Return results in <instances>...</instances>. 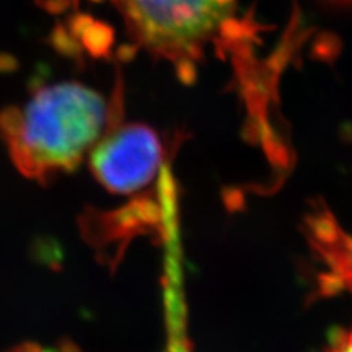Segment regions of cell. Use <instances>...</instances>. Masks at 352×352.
Instances as JSON below:
<instances>
[{"label":"cell","mask_w":352,"mask_h":352,"mask_svg":"<svg viewBox=\"0 0 352 352\" xmlns=\"http://www.w3.org/2000/svg\"><path fill=\"white\" fill-rule=\"evenodd\" d=\"M122 98L120 81L110 98L76 81L44 85L22 106L0 112V138L22 175L46 182L74 170L120 124Z\"/></svg>","instance_id":"cell-1"},{"label":"cell","mask_w":352,"mask_h":352,"mask_svg":"<svg viewBox=\"0 0 352 352\" xmlns=\"http://www.w3.org/2000/svg\"><path fill=\"white\" fill-rule=\"evenodd\" d=\"M128 34L157 59L172 63L191 82L208 44L223 32L238 0H107Z\"/></svg>","instance_id":"cell-2"},{"label":"cell","mask_w":352,"mask_h":352,"mask_svg":"<svg viewBox=\"0 0 352 352\" xmlns=\"http://www.w3.org/2000/svg\"><path fill=\"white\" fill-rule=\"evenodd\" d=\"M164 146L144 124L116 125L91 148L90 168L109 191L132 194L146 188L164 168Z\"/></svg>","instance_id":"cell-3"},{"label":"cell","mask_w":352,"mask_h":352,"mask_svg":"<svg viewBox=\"0 0 352 352\" xmlns=\"http://www.w3.org/2000/svg\"><path fill=\"white\" fill-rule=\"evenodd\" d=\"M181 270L182 267L179 264L166 266L164 305H166L168 340L164 352H191L188 335H186V305Z\"/></svg>","instance_id":"cell-4"},{"label":"cell","mask_w":352,"mask_h":352,"mask_svg":"<svg viewBox=\"0 0 352 352\" xmlns=\"http://www.w3.org/2000/svg\"><path fill=\"white\" fill-rule=\"evenodd\" d=\"M326 352H352V326L339 332L330 340Z\"/></svg>","instance_id":"cell-5"},{"label":"cell","mask_w":352,"mask_h":352,"mask_svg":"<svg viewBox=\"0 0 352 352\" xmlns=\"http://www.w3.org/2000/svg\"><path fill=\"white\" fill-rule=\"evenodd\" d=\"M14 352H76L71 345L59 346H38V345H22Z\"/></svg>","instance_id":"cell-6"},{"label":"cell","mask_w":352,"mask_h":352,"mask_svg":"<svg viewBox=\"0 0 352 352\" xmlns=\"http://www.w3.org/2000/svg\"><path fill=\"white\" fill-rule=\"evenodd\" d=\"M346 2H349V3H352V0H346Z\"/></svg>","instance_id":"cell-7"}]
</instances>
